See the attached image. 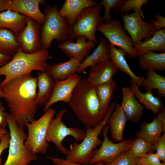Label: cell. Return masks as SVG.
<instances>
[{
	"label": "cell",
	"mask_w": 165,
	"mask_h": 165,
	"mask_svg": "<svg viewBox=\"0 0 165 165\" xmlns=\"http://www.w3.org/2000/svg\"><path fill=\"white\" fill-rule=\"evenodd\" d=\"M116 84L113 80L95 87L96 92L99 101L102 114L105 116L113 97V92Z\"/></svg>",
	"instance_id": "cell-30"
},
{
	"label": "cell",
	"mask_w": 165,
	"mask_h": 165,
	"mask_svg": "<svg viewBox=\"0 0 165 165\" xmlns=\"http://www.w3.org/2000/svg\"><path fill=\"white\" fill-rule=\"evenodd\" d=\"M137 158L129 150L121 153L112 161L104 165H135Z\"/></svg>",
	"instance_id": "cell-35"
},
{
	"label": "cell",
	"mask_w": 165,
	"mask_h": 165,
	"mask_svg": "<svg viewBox=\"0 0 165 165\" xmlns=\"http://www.w3.org/2000/svg\"><path fill=\"white\" fill-rule=\"evenodd\" d=\"M136 163L141 165H165V163L161 162L153 153H148L143 157H138Z\"/></svg>",
	"instance_id": "cell-37"
},
{
	"label": "cell",
	"mask_w": 165,
	"mask_h": 165,
	"mask_svg": "<svg viewBox=\"0 0 165 165\" xmlns=\"http://www.w3.org/2000/svg\"><path fill=\"white\" fill-rule=\"evenodd\" d=\"M6 116L10 140L8 155L3 165H29L37 160L38 157L31 153L24 144L27 137L25 125L16 122L10 113H6Z\"/></svg>",
	"instance_id": "cell-5"
},
{
	"label": "cell",
	"mask_w": 165,
	"mask_h": 165,
	"mask_svg": "<svg viewBox=\"0 0 165 165\" xmlns=\"http://www.w3.org/2000/svg\"><path fill=\"white\" fill-rule=\"evenodd\" d=\"M155 153L161 161L165 163V134L163 133L157 143L154 146Z\"/></svg>",
	"instance_id": "cell-38"
},
{
	"label": "cell",
	"mask_w": 165,
	"mask_h": 165,
	"mask_svg": "<svg viewBox=\"0 0 165 165\" xmlns=\"http://www.w3.org/2000/svg\"><path fill=\"white\" fill-rule=\"evenodd\" d=\"M6 113L4 107L2 103L0 101V114Z\"/></svg>",
	"instance_id": "cell-47"
},
{
	"label": "cell",
	"mask_w": 165,
	"mask_h": 165,
	"mask_svg": "<svg viewBox=\"0 0 165 165\" xmlns=\"http://www.w3.org/2000/svg\"><path fill=\"white\" fill-rule=\"evenodd\" d=\"M97 31L103 35L109 43L125 51L130 58L138 57L130 37L118 20L112 19L108 23L102 24Z\"/></svg>",
	"instance_id": "cell-10"
},
{
	"label": "cell",
	"mask_w": 165,
	"mask_h": 165,
	"mask_svg": "<svg viewBox=\"0 0 165 165\" xmlns=\"http://www.w3.org/2000/svg\"><path fill=\"white\" fill-rule=\"evenodd\" d=\"M4 94L2 88L0 87V98H3Z\"/></svg>",
	"instance_id": "cell-48"
},
{
	"label": "cell",
	"mask_w": 165,
	"mask_h": 165,
	"mask_svg": "<svg viewBox=\"0 0 165 165\" xmlns=\"http://www.w3.org/2000/svg\"><path fill=\"white\" fill-rule=\"evenodd\" d=\"M148 1V0H124L121 13V14L127 15L129 11L132 10L134 11L139 10L142 13V6L146 5Z\"/></svg>",
	"instance_id": "cell-36"
},
{
	"label": "cell",
	"mask_w": 165,
	"mask_h": 165,
	"mask_svg": "<svg viewBox=\"0 0 165 165\" xmlns=\"http://www.w3.org/2000/svg\"><path fill=\"white\" fill-rule=\"evenodd\" d=\"M123 1V0H103L97 3L104 7V13L102 16L104 23H108L112 19L110 14L112 8L115 12L121 13Z\"/></svg>",
	"instance_id": "cell-34"
},
{
	"label": "cell",
	"mask_w": 165,
	"mask_h": 165,
	"mask_svg": "<svg viewBox=\"0 0 165 165\" xmlns=\"http://www.w3.org/2000/svg\"><path fill=\"white\" fill-rule=\"evenodd\" d=\"M49 55L48 50L43 48L35 53H26L20 47L11 60L0 67V76H5L0 83V87L16 78L30 74L33 70L45 72L49 65L47 62Z\"/></svg>",
	"instance_id": "cell-3"
},
{
	"label": "cell",
	"mask_w": 165,
	"mask_h": 165,
	"mask_svg": "<svg viewBox=\"0 0 165 165\" xmlns=\"http://www.w3.org/2000/svg\"><path fill=\"white\" fill-rule=\"evenodd\" d=\"M156 20L151 19V22L154 25L156 30H158L165 28V17L157 13V15H154Z\"/></svg>",
	"instance_id": "cell-40"
},
{
	"label": "cell",
	"mask_w": 165,
	"mask_h": 165,
	"mask_svg": "<svg viewBox=\"0 0 165 165\" xmlns=\"http://www.w3.org/2000/svg\"><path fill=\"white\" fill-rule=\"evenodd\" d=\"M135 165H141L139 164H138V163H136Z\"/></svg>",
	"instance_id": "cell-49"
},
{
	"label": "cell",
	"mask_w": 165,
	"mask_h": 165,
	"mask_svg": "<svg viewBox=\"0 0 165 165\" xmlns=\"http://www.w3.org/2000/svg\"><path fill=\"white\" fill-rule=\"evenodd\" d=\"M134 47L138 56L154 50L164 52L165 28L155 31L150 38L141 41Z\"/></svg>",
	"instance_id": "cell-24"
},
{
	"label": "cell",
	"mask_w": 165,
	"mask_h": 165,
	"mask_svg": "<svg viewBox=\"0 0 165 165\" xmlns=\"http://www.w3.org/2000/svg\"><path fill=\"white\" fill-rule=\"evenodd\" d=\"M121 90L122 101L120 105L127 120L138 122L141 118L144 107L137 100L130 87H124Z\"/></svg>",
	"instance_id": "cell-18"
},
{
	"label": "cell",
	"mask_w": 165,
	"mask_h": 165,
	"mask_svg": "<svg viewBox=\"0 0 165 165\" xmlns=\"http://www.w3.org/2000/svg\"><path fill=\"white\" fill-rule=\"evenodd\" d=\"M117 101L112 102L109 106L103 120L93 127L86 128V134L82 141L79 144L75 141L70 145V149L65 160L77 163L88 165L92 159L94 149L101 144L102 141L99 138L105 126L108 123Z\"/></svg>",
	"instance_id": "cell-4"
},
{
	"label": "cell",
	"mask_w": 165,
	"mask_h": 165,
	"mask_svg": "<svg viewBox=\"0 0 165 165\" xmlns=\"http://www.w3.org/2000/svg\"><path fill=\"white\" fill-rule=\"evenodd\" d=\"M10 140L9 133H8L2 137L0 141V165L2 164L1 155L3 152L9 148Z\"/></svg>",
	"instance_id": "cell-41"
},
{
	"label": "cell",
	"mask_w": 165,
	"mask_h": 165,
	"mask_svg": "<svg viewBox=\"0 0 165 165\" xmlns=\"http://www.w3.org/2000/svg\"><path fill=\"white\" fill-rule=\"evenodd\" d=\"M37 86L36 78L30 74L13 79L1 87L10 114L19 124L25 125L35 120Z\"/></svg>",
	"instance_id": "cell-1"
},
{
	"label": "cell",
	"mask_w": 165,
	"mask_h": 165,
	"mask_svg": "<svg viewBox=\"0 0 165 165\" xmlns=\"http://www.w3.org/2000/svg\"><path fill=\"white\" fill-rule=\"evenodd\" d=\"M157 117L165 131V110L164 108L157 114Z\"/></svg>",
	"instance_id": "cell-42"
},
{
	"label": "cell",
	"mask_w": 165,
	"mask_h": 165,
	"mask_svg": "<svg viewBox=\"0 0 165 165\" xmlns=\"http://www.w3.org/2000/svg\"><path fill=\"white\" fill-rule=\"evenodd\" d=\"M66 111L65 109L61 110L57 113L55 118L52 119L46 136V140L48 142L53 143L60 152L66 155L68 150L64 147L62 143L65 138L70 136L77 142L82 141L86 134V132L82 130L66 126L62 119Z\"/></svg>",
	"instance_id": "cell-9"
},
{
	"label": "cell",
	"mask_w": 165,
	"mask_h": 165,
	"mask_svg": "<svg viewBox=\"0 0 165 165\" xmlns=\"http://www.w3.org/2000/svg\"><path fill=\"white\" fill-rule=\"evenodd\" d=\"M158 118L155 117L152 121L147 123L143 121L140 130L135 134L137 137L142 138L154 146L158 142L163 133H165Z\"/></svg>",
	"instance_id": "cell-26"
},
{
	"label": "cell",
	"mask_w": 165,
	"mask_h": 165,
	"mask_svg": "<svg viewBox=\"0 0 165 165\" xmlns=\"http://www.w3.org/2000/svg\"><path fill=\"white\" fill-rule=\"evenodd\" d=\"M97 3V1L92 0H66L59 10V13L61 16L66 18L70 26L84 9L94 6Z\"/></svg>",
	"instance_id": "cell-19"
},
{
	"label": "cell",
	"mask_w": 165,
	"mask_h": 165,
	"mask_svg": "<svg viewBox=\"0 0 165 165\" xmlns=\"http://www.w3.org/2000/svg\"><path fill=\"white\" fill-rule=\"evenodd\" d=\"M130 88L134 95L141 104H143L146 109L151 110L154 114H157L164 108L161 99L154 97L152 92H147L143 94L139 90V87L132 81H130Z\"/></svg>",
	"instance_id": "cell-28"
},
{
	"label": "cell",
	"mask_w": 165,
	"mask_h": 165,
	"mask_svg": "<svg viewBox=\"0 0 165 165\" xmlns=\"http://www.w3.org/2000/svg\"><path fill=\"white\" fill-rule=\"evenodd\" d=\"M119 69L112 62L108 59L90 67L87 81L91 85L96 86L110 82Z\"/></svg>",
	"instance_id": "cell-16"
},
{
	"label": "cell",
	"mask_w": 165,
	"mask_h": 165,
	"mask_svg": "<svg viewBox=\"0 0 165 165\" xmlns=\"http://www.w3.org/2000/svg\"><path fill=\"white\" fill-rule=\"evenodd\" d=\"M57 5L48 4L44 7V22L40 28L41 42L42 48L48 50L52 42L56 40L62 42L68 39L70 26L66 17L60 16Z\"/></svg>",
	"instance_id": "cell-6"
},
{
	"label": "cell",
	"mask_w": 165,
	"mask_h": 165,
	"mask_svg": "<svg viewBox=\"0 0 165 165\" xmlns=\"http://www.w3.org/2000/svg\"><path fill=\"white\" fill-rule=\"evenodd\" d=\"M37 120L24 124L28 129V134L24 144L32 154H45L49 147V143L46 140V136L49 124L54 116V109L50 108Z\"/></svg>",
	"instance_id": "cell-8"
},
{
	"label": "cell",
	"mask_w": 165,
	"mask_h": 165,
	"mask_svg": "<svg viewBox=\"0 0 165 165\" xmlns=\"http://www.w3.org/2000/svg\"><path fill=\"white\" fill-rule=\"evenodd\" d=\"M81 63L77 59L70 58L66 62L49 65L45 72L54 80H63L76 73V70Z\"/></svg>",
	"instance_id": "cell-22"
},
{
	"label": "cell",
	"mask_w": 165,
	"mask_h": 165,
	"mask_svg": "<svg viewBox=\"0 0 165 165\" xmlns=\"http://www.w3.org/2000/svg\"><path fill=\"white\" fill-rule=\"evenodd\" d=\"M81 79V76L75 73L64 80L55 81L52 94L49 101L45 105L44 112L57 102L62 101L68 103L75 89Z\"/></svg>",
	"instance_id": "cell-14"
},
{
	"label": "cell",
	"mask_w": 165,
	"mask_h": 165,
	"mask_svg": "<svg viewBox=\"0 0 165 165\" xmlns=\"http://www.w3.org/2000/svg\"><path fill=\"white\" fill-rule=\"evenodd\" d=\"M108 128L107 124L103 129V140L100 148L94 151L90 164L101 162H104L105 164L109 163L121 153L130 149L133 140H124L118 143H114L109 139L108 135Z\"/></svg>",
	"instance_id": "cell-12"
},
{
	"label": "cell",
	"mask_w": 165,
	"mask_h": 165,
	"mask_svg": "<svg viewBox=\"0 0 165 165\" xmlns=\"http://www.w3.org/2000/svg\"><path fill=\"white\" fill-rule=\"evenodd\" d=\"M146 78H144L142 86L147 92H152L153 90H157V92L160 96L165 97V77L155 71L148 70L146 73Z\"/></svg>",
	"instance_id": "cell-32"
},
{
	"label": "cell",
	"mask_w": 165,
	"mask_h": 165,
	"mask_svg": "<svg viewBox=\"0 0 165 165\" xmlns=\"http://www.w3.org/2000/svg\"><path fill=\"white\" fill-rule=\"evenodd\" d=\"M36 78L38 91L36 101L38 105H45L51 97L55 81L46 72H38Z\"/></svg>",
	"instance_id": "cell-27"
},
{
	"label": "cell",
	"mask_w": 165,
	"mask_h": 165,
	"mask_svg": "<svg viewBox=\"0 0 165 165\" xmlns=\"http://www.w3.org/2000/svg\"><path fill=\"white\" fill-rule=\"evenodd\" d=\"M28 16L8 9L0 12V29H9L18 35L26 26Z\"/></svg>",
	"instance_id": "cell-21"
},
{
	"label": "cell",
	"mask_w": 165,
	"mask_h": 165,
	"mask_svg": "<svg viewBox=\"0 0 165 165\" xmlns=\"http://www.w3.org/2000/svg\"><path fill=\"white\" fill-rule=\"evenodd\" d=\"M12 58L11 56L5 55L0 53V67L6 64L11 60Z\"/></svg>",
	"instance_id": "cell-43"
},
{
	"label": "cell",
	"mask_w": 165,
	"mask_h": 165,
	"mask_svg": "<svg viewBox=\"0 0 165 165\" xmlns=\"http://www.w3.org/2000/svg\"><path fill=\"white\" fill-rule=\"evenodd\" d=\"M10 0H0V12L9 9Z\"/></svg>",
	"instance_id": "cell-44"
},
{
	"label": "cell",
	"mask_w": 165,
	"mask_h": 165,
	"mask_svg": "<svg viewBox=\"0 0 165 165\" xmlns=\"http://www.w3.org/2000/svg\"><path fill=\"white\" fill-rule=\"evenodd\" d=\"M69 107L85 128L99 124L105 116L101 113L95 87L86 79H81L68 103Z\"/></svg>",
	"instance_id": "cell-2"
},
{
	"label": "cell",
	"mask_w": 165,
	"mask_h": 165,
	"mask_svg": "<svg viewBox=\"0 0 165 165\" xmlns=\"http://www.w3.org/2000/svg\"><path fill=\"white\" fill-rule=\"evenodd\" d=\"M109 51L105 38H101L94 52L88 55L76 70V72H83L89 67L109 59Z\"/></svg>",
	"instance_id": "cell-23"
},
{
	"label": "cell",
	"mask_w": 165,
	"mask_h": 165,
	"mask_svg": "<svg viewBox=\"0 0 165 165\" xmlns=\"http://www.w3.org/2000/svg\"><path fill=\"white\" fill-rule=\"evenodd\" d=\"M127 120L121 105L117 103L108 123L114 140L120 142L123 140V131Z\"/></svg>",
	"instance_id": "cell-25"
},
{
	"label": "cell",
	"mask_w": 165,
	"mask_h": 165,
	"mask_svg": "<svg viewBox=\"0 0 165 165\" xmlns=\"http://www.w3.org/2000/svg\"><path fill=\"white\" fill-rule=\"evenodd\" d=\"M121 15L123 22V29L130 37L134 46L143 39L146 40L150 38L156 31L152 23L144 21L143 13L139 10L129 15L122 14Z\"/></svg>",
	"instance_id": "cell-11"
},
{
	"label": "cell",
	"mask_w": 165,
	"mask_h": 165,
	"mask_svg": "<svg viewBox=\"0 0 165 165\" xmlns=\"http://www.w3.org/2000/svg\"><path fill=\"white\" fill-rule=\"evenodd\" d=\"M8 133L5 128L0 127V141L2 137Z\"/></svg>",
	"instance_id": "cell-46"
},
{
	"label": "cell",
	"mask_w": 165,
	"mask_h": 165,
	"mask_svg": "<svg viewBox=\"0 0 165 165\" xmlns=\"http://www.w3.org/2000/svg\"><path fill=\"white\" fill-rule=\"evenodd\" d=\"M6 114V112L0 114V127L5 128L8 125Z\"/></svg>",
	"instance_id": "cell-45"
},
{
	"label": "cell",
	"mask_w": 165,
	"mask_h": 165,
	"mask_svg": "<svg viewBox=\"0 0 165 165\" xmlns=\"http://www.w3.org/2000/svg\"><path fill=\"white\" fill-rule=\"evenodd\" d=\"M129 150L134 156L140 157L148 153H153L155 149L153 145L145 139L136 137L133 140Z\"/></svg>",
	"instance_id": "cell-33"
},
{
	"label": "cell",
	"mask_w": 165,
	"mask_h": 165,
	"mask_svg": "<svg viewBox=\"0 0 165 165\" xmlns=\"http://www.w3.org/2000/svg\"><path fill=\"white\" fill-rule=\"evenodd\" d=\"M75 39V42L69 39L61 42L57 47L69 59L76 58L81 63L94 47L95 43L90 40L86 41V38L84 36H79Z\"/></svg>",
	"instance_id": "cell-15"
},
{
	"label": "cell",
	"mask_w": 165,
	"mask_h": 165,
	"mask_svg": "<svg viewBox=\"0 0 165 165\" xmlns=\"http://www.w3.org/2000/svg\"><path fill=\"white\" fill-rule=\"evenodd\" d=\"M47 158L50 160L55 165H88L77 163L67 161L65 159L59 157L48 156ZM104 162H101L94 164H90V165H104Z\"/></svg>",
	"instance_id": "cell-39"
},
{
	"label": "cell",
	"mask_w": 165,
	"mask_h": 165,
	"mask_svg": "<svg viewBox=\"0 0 165 165\" xmlns=\"http://www.w3.org/2000/svg\"><path fill=\"white\" fill-rule=\"evenodd\" d=\"M44 0H10L9 9L18 12L29 17L42 25L44 23L45 15L41 11L40 4L44 5Z\"/></svg>",
	"instance_id": "cell-17"
},
{
	"label": "cell",
	"mask_w": 165,
	"mask_h": 165,
	"mask_svg": "<svg viewBox=\"0 0 165 165\" xmlns=\"http://www.w3.org/2000/svg\"><path fill=\"white\" fill-rule=\"evenodd\" d=\"M139 66L143 70L164 71L165 69V53L151 51L138 56Z\"/></svg>",
	"instance_id": "cell-29"
},
{
	"label": "cell",
	"mask_w": 165,
	"mask_h": 165,
	"mask_svg": "<svg viewBox=\"0 0 165 165\" xmlns=\"http://www.w3.org/2000/svg\"><path fill=\"white\" fill-rule=\"evenodd\" d=\"M16 36L9 29H0V53L13 56L17 51L20 46L16 41Z\"/></svg>",
	"instance_id": "cell-31"
},
{
	"label": "cell",
	"mask_w": 165,
	"mask_h": 165,
	"mask_svg": "<svg viewBox=\"0 0 165 165\" xmlns=\"http://www.w3.org/2000/svg\"><path fill=\"white\" fill-rule=\"evenodd\" d=\"M41 24L28 17L24 28L16 36V41L25 53L31 54L42 49L41 42Z\"/></svg>",
	"instance_id": "cell-13"
},
{
	"label": "cell",
	"mask_w": 165,
	"mask_h": 165,
	"mask_svg": "<svg viewBox=\"0 0 165 165\" xmlns=\"http://www.w3.org/2000/svg\"><path fill=\"white\" fill-rule=\"evenodd\" d=\"M102 6L97 4L84 9L70 26L68 39L73 40L79 36L86 37L88 40L98 44L95 32L98 26L104 23L101 16Z\"/></svg>",
	"instance_id": "cell-7"
},
{
	"label": "cell",
	"mask_w": 165,
	"mask_h": 165,
	"mask_svg": "<svg viewBox=\"0 0 165 165\" xmlns=\"http://www.w3.org/2000/svg\"><path fill=\"white\" fill-rule=\"evenodd\" d=\"M109 53V59L119 70L128 75L131 80L139 87L142 86L144 77L136 76L130 69L125 58L127 53L121 48H117L116 46L108 43Z\"/></svg>",
	"instance_id": "cell-20"
}]
</instances>
